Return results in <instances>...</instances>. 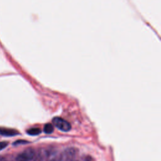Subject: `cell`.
Masks as SVG:
<instances>
[{
    "mask_svg": "<svg viewBox=\"0 0 161 161\" xmlns=\"http://www.w3.org/2000/svg\"><path fill=\"white\" fill-rule=\"evenodd\" d=\"M8 142H0V150H2L3 149H4L5 147H6V146L8 145Z\"/></svg>",
    "mask_w": 161,
    "mask_h": 161,
    "instance_id": "8992f818",
    "label": "cell"
},
{
    "mask_svg": "<svg viewBox=\"0 0 161 161\" xmlns=\"http://www.w3.org/2000/svg\"><path fill=\"white\" fill-rule=\"evenodd\" d=\"M19 134V133L15 130L9 128H0V135L6 136H12Z\"/></svg>",
    "mask_w": 161,
    "mask_h": 161,
    "instance_id": "3957f363",
    "label": "cell"
},
{
    "mask_svg": "<svg viewBox=\"0 0 161 161\" xmlns=\"http://www.w3.org/2000/svg\"><path fill=\"white\" fill-rule=\"evenodd\" d=\"M53 126L50 123H47L44 125L43 131L47 134H50L53 131Z\"/></svg>",
    "mask_w": 161,
    "mask_h": 161,
    "instance_id": "5b68a950",
    "label": "cell"
},
{
    "mask_svg": "<svg viewBox=\"0 0 161 161\" xmlns=\"http://www.w3.org/2000/svg\"><path fill=\"white\" fill-rule=\"evenodd\" d=\"M35 152L32 148H28L20 153L16 158V161H30L33 158Z\"/></svg>",
    "mask_w": 161,
    "mask_h": 161,
    "instance_id": "7a4b0ae2",
    "label": "cell"
},
{
    "mask_svg": "<svg viewBox=\"0 0 161 161\" xmlns=\"http://www.w3.org/2000/svg\"><path fill=\"white\" fill-rule=\"evenodd\" d=\"M52 123L55 127L62 131H69L71 129L70 124L60 117H55L52 119Z\"/></svg>",
    "mask_w": 161,
    "mask_h": 161,
    "instance_id": "6da1fadb",
    "label": "cell"
},
{
    "mask_svg": "<svg viewBox=\"0 0 161 161\" xmlns=\"http://www.w3.org/2000/svg\"><path fill=\"white\" fill-rule=\"evenodd\" d=\"M50 161H60L58 158H53V159H52Z\"/></svg>",
    "mask_w": 161,
    "mask_h": 161,
    "instance_id": "ba28073f",
    "label": "cell"
},
{
    "mask_svg": "<svg viewBox=\"0 0 161 161\" xmlns=\"http://www.w3.org/2000/svg\"><path fill=\"white\" fill-rule=\"evenodd\" d=\"M26 133L31 136L38 135L41 133V130L39 128H31L26 131Z\"/></svg>",
    "mask_w": 161,
    "mask_h": 161,
    "instance_id": "277c9868",
    "label": "cell"
},
{
    "mask_svg": "<svg viewBox=\"0 0 161 161\" xmlns=\"http://www.w3.org/2000/svg\"><path fill=\"white\" fill-rule=\"evenodd\" d=\"M27 143V142L25 141V140H18V141L15 142L14 143V145H17V144H25V143Z\"/></svg>",
    "mask_w": 161,
    "mask_h": 161,
    "instance_id": "52a82bcc",
    "label": "cell"
}]
</instances>
